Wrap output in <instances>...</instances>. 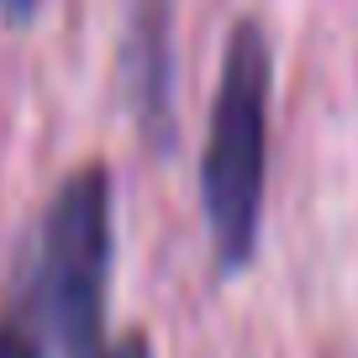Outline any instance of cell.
<instances>
[{"instance_id": "5", "label": "cell", "mask_w": 358, "mask_h": 358, "mask_svg": "<svg viewBox=\"0 0 358 358\" xmlns=\"http://www.w3.org/2000/svg\"><path fill=\"white\" fill-rule=\"evenodd\" d=\"M0 11L11 16V22H27V16L37 11V0H0Z\"/></svg>"}, {"instance_id": "3", "label": "cell", "mask_w": 358, "mask_h": 358, "mask_svg": "<svg viewBox=\"0 0 358 358\" xmlns=\"http://www.w3.org/2000/svg\"><path fill=\"white\" fill-rule=\"evenodd\" d=\"M0 358H43V343L27 322H0Z\"/></svg>"}, {"instance_id": "4", "label": "cell", "mask_w": 358, "mask_h": 358, "mask_svg": "<svg viewBox=\"0 0 358 358\" xmlns=\"http://www.w3.org/2000/svg\"><path fill=\"white\" fill-rule=\"evenodd\" d=\"M95 358H153V348H148L143 332H127V337H116V343H106Z\"/></svg>"}, {"instance_id": "1", "label": "cell", "mask_w": 358, "mask_h": 358, "mask_svg": "<svg viewBox=\"0 0 358 358\" xmlns=\"http://www.w3.org/2000/svg\"><path fill=\"white\" fill-rule=\"evenodd\" d=\"M264 174H268V37L258 22H237L227 37L222 85H216L201 153V206L216 264L227 274H237L258 248Z\"/></svg>"}, {"instance_id": "2", "label": "cell", "mask_w": 358, "mask_h": 358, "mask_svg": "<svg viewBox=\"0 0 358 358\" xmlns=\"http://www.w3.org/2000/svg\"><path fill=\"white\" fill-rule=\"evenodd\" d=\"M111 290V174L85 164L58 185L32 268V316L64 358H95Z\"/></svg>"}]
</instances>
